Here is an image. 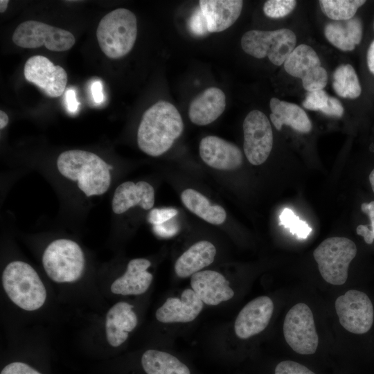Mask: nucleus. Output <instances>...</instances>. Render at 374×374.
I'll use <instances>...</instances> for the list:
<instances>
[{
    "label": "nucleus",
    "instance_id": "obj_3",
    "mask_svg": "<svg viewBox=\"0 0 374 374\" xmlns=\"http://www.w3.org/2000/svg\"><path fill=\"white\" fill-rule=\"evenodd\" d=\"M2 285L9 299L27 311L40 308L46 290L36 271L28 263L15 260L8 263L2 274Z\"/></svg>",
    "mask_w": 374,
    "mask_h": 374
},
{
    "label": "nucleus",
    "instance_id": "obj_31",
    "mask_svg": "<svg viewBox=\"0 0 374 374\" xmlns=\"http://www.w3.org/2000/svg\"><path fill=\"white\" fill-rule=\"evenodd\" d=\"M296 3L295 0H268L263 5V12L268 17L282 18L294 10Z\"/></svg>",
    "mask_w": 374,
    "mask_h": 374
},
{
    "label": "nucleus",
    "instance_id": "obj_35",
    "mask_svg": "<svg viewBox=\"0 0 374 374\" xmlns=\"http://www.w3.org/2000/svg\"><path fill=\"white\" fill-rule=\"evenodd\" d=\"M189 28L196 36H204L208 33L206 19L199 8L192 14L189 20Z\"/></svg>",
    "mask_w": 374,
    "mask_h": 374
},
{
    "label": "nucleus",
    "instance_id": "obj_45",
    "mask_svg": "<svg viewBox=\"0 0 374 374\" xmlns=\"http://www.w3.org/2000/svg\"><path fill=\"white\" fill-rule=\"evenodd\" d=\"M369 181L371 185L372 190L374 193V169L371 172L369 175Z\"/></svg>",
    "mask_w": 374,
    "mask_h": 374
},
{
    "label": "nucleus",
    "instance_id": "obj_7",
    "mask_svg": "<svg viewBox=\"0 0 374 374\" xmlns=\"http://www.w3.org/2000/svg\"><path fill=\"white\" fill-rule=\"evenodd\" d=\"M240 43L248 55L258 59L267 57L272 64L280 66L296 48V36L288 28L251 30L242 36Z\"/></svg>",
    "mask_w": 374,
    "mask_h": 374
},
{
    "label": "nucleus",
    "instance_id": "obj_17",
    "mask_svg": "<svg viewBox=\"0 0 374 374\" xmlns=\"http://www.w3.org/2000/svg\"><path fill=\"white\" fill-rule=\"evenodd\" d=\"M190 286L201 301L209 305H218L234 296V291L226 278L213 270L199 271L194 274L191 276Z\"/></svg>",
    "mask_w": 374,
    "mask_h": 374
},
{
    "label": "nucleus",
    "instance_id": "obj_14",
    "mask_svg": "<svg viewBox=\"0 0 374 374\" xmlns=\"http://www.w3.org/2000/svg\"><path fill=\"white\" fill-rule=\"evenodd\" d=\"M274 308L272 300L266 296L257 297L246 304L235 321L237 337L246 339L263 331L271 320Z\"/></svg>",
    "mask_w": 374,
    "mask_h": 374
},
{
    "label": "nucleus",
    "instance_id": "obj_13",
    "mask_svg": "<svg viewBox=\"0 0 374 374\" xmlns=\"http://www.w3.org/2000/svg\"><path fill=\"white\" fill-rule=\"evenodd\" d=\"M26 80L36 85L45 95L57 98L62 95L67 84V73L59 65H55L42 55L29 57L25 63Z\"/></svg>",
    "mask_w": 374,
    "mask_h": 374
},
{
    "label": "nucleus",
    "instance_id": "obj_2",
    "mask_svg": "<svg viewBox=\"0 0 374 374\" xmlns=\"http://www.w3.org/2000/svg\"><path fill=\"white\" fill-rule=\"evenodd\" d=\"M57 168L62 175L76 181L87 197L104 194L111 184L112 166L93 152L80 150L63 152L57 157Z\"/></svg>",
    "mask_w": 374,
    "mask_h": 374
},
{
    "label": "nucleus",
    "instance_id": "obj_20",
    "mask_svg": "<svg viewBox=\"0 0 374 374\" xmlns=\"http://www.w3.org/2000/svg\"><path fill=\"white\" fill-rule=\"evenodd\" d=\"M150 265V261L145 258L131 260L125 274L111 285L112 292L120 295H140L145 293L153 279L152 274L148 271Z\"/></svg>",
    "mask_w": 374,
    "mask_h": 374
},
{
    "label": "nucleus",
    "instance_id": "obj_40",
    "mask_svg": "<svg viewBox=\"0 0 374 374\" xmlns=\"http://www.w3.org/2000/svg\"><path fill=\"white\" fill-rule=\"evenodd\" d=\"M65 100L68 110L71 113H75L79 106L75 91L73 89H68L65 93Z\"/></svg>",
    "mask_w": 374,
    "mask_h": 374
},
{
    "label": "nucleus",
    "instance_id": "obj_44",
    "mask_svg": "<svg viewBox=\"0 0 374 374\" xmlns=\"http://www.w3.org/2000/svg\"><path fill=\"white\" fill-rule=\"evenodd\" d=\"M9 1L8 0H1L0 1V12L3 13L7 9Z\"/></svg>",
    "mask_w": 374,
    "mask_h": 374
},
{
    "label": "nucleus",
    "instance_id": "obj_33",
    "mask_svg": "<svg viewBox=\"0 0 374 374\" xmlns=\"http://www.w3.org/2000/svg\"><path fill=\"white\" fill-rule=\"evenodd\" d=\"M329 97L323 89L308 91L302 105L307 109L322 112L328 105Z\"/></svg>",
    "mask_w": 374,
    "mask_h": 374
},
{
    "label": "nucleus",
    "instance_id": "obj_15",
    "mask_svg": "<svg viewBox=\"0 0 374 374\" xmlns=\"http://www.w3.org/2000/svg\"><path fill=\"white\" fill-rule=\"evenodd\" d=\"M199 154L205 163L217 170H235L243 162L242 153L237 145L216 136L201 140Z\"/></svg>",
    "mask_w": 374,
    "mask_h": 374
},
{
    "label": "nucleus",
    "instance_id": "obj_12",
    "mask_svg": "<svg viewBox=\"0 0 374 374\" xmlns=\"http://www.w3.org/2000/svg\"><path fill=\"white\" fill-rule=\"evenodd\" d=\"M283 65L288 74L301 80L308 91L323 89L327 84L328 73L317 52L309 45L296 46Z\"/></svg>",
    "mask_w": 374,
    "mask_h": 374
},
{
    "label": "nucleus",
    "instance_id": "obj_41",
    "mask_svg": "<svg viewBox=\"0 0 374 374\" xmlns=\"http://www.w3.org/2000/svg\"><path fill=\"white\" fill-rule=\"evenodd\" d=\"M93 99L96 104H100L104 100L103 85L100 81H94L91 87Z\"/></svg>",
    "mask_w": 374,
    "mask_h": 374
},
{
    "label": "nucleus",
    "instance_id": "obj_26",
    "mask_svg": "<svg viewBox=\"0 0 374 374\" xmlns=\"http://www.w3.org/2000/svg\"><path fill=\"white\" fill-rule=\"evenodd\" d=\"M181 199L189 211L211 224H221L226 220V213L222 206L211 205L205 196L194 189L184 190Z\"/></svg>",
    "mask_w": 374,
    "mask_h": 374
},
{
    "label": "nucleus",
    "instance_id": "obj_28",
    "mask_svg": "<svg viewBox=\"0 0 374 374\" xmlns=\"http://www.w3.org/2000/svg\"><path fill=\"white\" fill-rule=\"evenodd\" d=\"M332 79V88L339 96L355 99L361 95V84L352 65L342 64L338 66L333 72Z\"/></svg>",
    "mask_w": 374,
    "mask_h": 374
},
{
    "label": "nucleus",
    "instance_id": "obj_21",
    "mask_svg": "<svg viewBox=\"0 0 374 374\" xmlns=\"http://www.w3.org/2000/svg\"><path fill=\"white\" fill-rule=\"evenodd\" d=\"M208 33H219L231 26L240 17L241 0H201L199 1Z\"/></svg>",
    "mask_w": 374,
    "mask_h": 374
},
{
    "label": "nucleus",
    "instance_id": "obj_36",
    "mask_svg": "<svg viewBox=\"0 0 374 374\" xmlns=\"http://www.w3.org/2000/svg\"><path fill=\"white\" fill-rule=\"evenodd\" d=\"M177 213V210L173 208H154L149 213L148 220L154 226L159 225L170 220Z\"/></svg>",
    "mask_w": 374,
    "mask_h": 374
},
{
    "label": "nucleus",
    "instance_id": "obj_9",
    "mask_svg": "<svg viewBox=\"0 0 374 374\" xmlns=\"http://www.w3.org/2000/svg\"><path fill=\"white\" fill-rule=\"evenodd\" d=\"M283 335L287 344L296 353L312 355L316 352L319 337L312 312L308 305L297 303L287 312L283 323Z\"/></svg>",
    "mask_w": 374,
    "mask_h": 374
},
{
    "label": "nucleus",
    "instance_id": "obj_39",
    "mask_svg": "<svg viewBox=\"0 0 374 374\" xmlns=\"http://www.w3.org/2000/svg\"><path fill=\"white\" fill-rule=\"evenodd\" d=\"M153 229L159 235L169 237L175 235L178 228L177 224H174V222H170L169 220L163 224L154 226Z\"/></svg>",
    "mask_w": 374,
    "mask_h": 374
},
{
    "label": "nucleus",
    "instance_id": "obj_27",
    "mask_svg": "<svg viewBox=\"0 0 374 374\" xmlns=\"http://www.w3.org/2000/svg\"><path fill=\"white\" fill-rule=\"evenodd\" d=\"M141 364L147 374H190L188 367L177 357L154 349L143 354Z\"/></svg>",
    "mask_w": 374,
    "mask_h": 374
},
{
    "label": "nucleus",
    "instance_id": "obj_23",
    "mask_svg": "<svg viewBox=\"0 0 374 374\" xmlns=\"http://www.w3.org/2000/svg\"><path fill=\"white\" fill-rule=\"evenodd\" d=\"M269 107L270 119L277 130L280 131L283 125H286L300 133L307 134L311 131L312 125L310 118L296 104L274 97L270 100Z\"/></svg>",
    "mask_w": 374,
    "mask_h": 374
},
{
    "label": "nucleus",
    "instance_id": "obj_29",
    "mask_svg": "<svg viewBox=\"0 0 374 374\" xmlns=\"http://www.w3.org/2000/svg\"><path fill=\"white\" fill-rule=\"evenodd\" d=\"M321 11L332 21H344L353 18L364 0H321Z\"/></svg>",
    "mask_w": 374,
    "mask_h": 374
},
{
    "label": "nucleus",
    "instance_id": "obj_43",
    "mask_svg": "<svg viewBox=\"0 0 374 374\" xmlns=\"http://www.w3.org/2000/svg\"><path fill=\"white\" fill-rule=\"evenodd\" d=\"M9 119L7 114L3 110L0 111V129H3L8 123Z\"/></svg>",
    "mask_w": 374,
    "mask_h": 374
},
{
    "label": "nucleus",
    "instance_id": "obj_4",
    "mask_svg": "<svg viewBox=\"0 0 374 374\" xmlns=\"http://www.w3.org/2000/svg\"><path fill=\"white\" fill-rule=\"evenodd\" d=\"M137 36L135 15L126 8H117L105 15L100 21L96 37L104 54L118 59L132 49Z\"/></svg>",
    "mask_w": 374,
    "mask_h": 374
},
{
    "label": "nucleus",
    "instance_id": "obj_34",
    "mask_svg": "<svg viewBox=\"0 0 374 374\" xmlns=\"http://www.w3.org/2000/svg\"><path fill=\"white\" fill-rule=\"evenodd\" d=\"M274 374H315L304 365L298 362L285 360L278 363L275 368Z\"/></svg>",
    "mask_w": 374,
    "mask_h": 374
},
{
    "label": "nucleus",
    "instance_id": "obj_1",
    "mask_svg": "<svg viewBox=\"0 0 374 374\" xmlns=\"http://www.w3.org/2000/svg\"><path fill=\"white\" fill-rule=\"evenodd\" d=\"M184 123L177 109L159 100L143 114L137 132L139 148L152 157L166 152L182 134Z\"/></svg>",
    "mask_w": 374,
    "mask_h": 374
},
{
    "label": "nucleus",
    "instance_id": "obj_30",
    "mask_svg": "<svg viewBox=\"0 0 374 374\" xmlns=\"http://www.w3.org/2000/svg\"><path fill=\"white\" fill-rule=\"evenodd\" d=\"M280 224L290 229V232L300 238H306L312 229L308 224L296 216L290 208H285L280 215Z\"/></svg>",
    "mask_w": 374,
    "mask_h": 374
},
{
    "label": "nucleus",
    "instance_id": "obj_6",
    "mask_svg": "<svg viewBox=\"0 0 374 374\" xmlns=\"http://www.w3.org/2000/svg\"><path fill=\"white\" fill-rule=\"evenodd\" d=\"M356 254L357 247L353 241L337 236L326 238L313 252L321 276L334 285L346 283L349 265Z\"/></svg>",
    "mask_w": 374,
    "mask_h": 374
},
{
    "label": "nucleus",
    "instance_id": "obj_22",
    "mask_svg": "<svg viewBox=\"0 0 374 374\" xmlns=\"http://www.w3.org/2000/svg\"><path fill=\"white\" fill-rule=\"evenodd\" d=\"M226 107V96L217 87L207 88L190 103L188 116L197 125H206L219 118Z\"/></svg>",
    "mask_w": 374,
    "mask_h": 374
},
{
    "label": "nucleus",
    "instance_id": "obj_11",
    "mask_svg": "<svg viewBox=\"0 0 374 374\" xmlns=\"http://www.w3.org/2000/svg\"><path fill=\"white\" fill-rule=\"evenodd\" d=\"M335 310L341 325L350 332L362 335L372 327L374 310L366 294L350 290L335 301Z\"/></svg>",
    "mask_w": 374,
    "mask_h": 374
},
{
    "label": "nucleus",
    "instance_id": "obj_19",
    "mask_svg": "<svg viewBox=\"0 0 374 374\" xmlns=\"http://www.w3.org/2000/svg\"><path fill=\"white\" fill-rule=\"evenodd\" d=\"M154 203V190L152 185L144 181L136 184L125 181L115 190L112 206L114 213L121 214L134 206L149 210Z\"/></svg>",
    "mask_w": 374,
    "mask_h": 374
},
{
    "label": "nucleus",
    "instance_id": "obj_42",
    "mask_svg": "<svg viewBox=\"0 0 374 374\" xmlns=\"http://www.w3.org/2000/svg\"><path fill=\"white\" fill-rule=\"evenodd\" d=\"M366 62L369 71L374 75V40L371 43L368 48Z\"/></svg>",
    "mask_w": 374,
    "mask_h": 374
},
{
    "label": "nucleus",
    "instance_id": "obj_5",
    "mask_svg": "<svg viewBox=\"0 0 374 374\" xmlns=\"http://www.w3.org/2000/svg\"><path fill=\"white\" fill-rule=\"evenodd\" d=\"M42 264L48 276L56 283L78 280L84 269V253L79 244L69 239H57L45 249Z\"/></svg>",
    "mask_w": 374,
    "mask_h": 374
},
{
    "label": "nucleus",
    "instance_id": "obj_32",
    "mask_svg": "<svg viewBox=\"0 0 374 374\" xmlns=\"http://www.w3.org/2000/svg\"><path fill=\"white\" fill-rule=\"evenodd\" d=\"M362 211L368 215L371 224L369 226L360 224L356 229L357 234L364 238L366 243L371 244L374 240V201L362 203Z\"/></svg>",
    "mask_w": 374,
    "mask_h": 374
},
{
    "label": "nucleus",
    "instance_id": "obj_8",
    "mask_svg": "<svg viewBox=\"0 0 374 374\" xmlns=\"http://www.w3.org/2000/svg\"><path fill=\"white\" fill-rule=\"evenodd\" d=\"M12 42L26 48L44 46L47 49L62 52L69 50L75 42L74 35L69 31L35 20L20 24L12 35Z\"/></svg>",
    "mask_w": 374,
    "mask_h": 374
},
{
    "label": "nucleus",
    "instance_id": "obj_16",
    "mask_svg": "<svg viewBox=\"0 0 374 374\" xmlns=\"http://www.w3.org/2000/svg\"><path fill=\"white\" fill-rule=\"evenodd\" d=\"M204 303L192 289L184 290L180 298H168L156 311L157 319L163 323H188L195 319Z\"/></svg>",
    "mask_w": 374,
    "mask_h": 374
},
{
    "label": "nucleus",
    "instance_id": "obj_24",
    "mask_svg": "<svg viewBox=\"0 0 374 374\" xmlns=\"http://www.w3.org/2000/svg\"><path fill=\"white\" fill-rule=\"evenodd\" d=\"M324 35L337 48L352 51L360 44L363 35V24L359 17L344 21H332L326 24Z\"/></svg>",
    "mask_w": 374,
    "mask_h": 374
},
{
    "label": "nucleus",
    "instance_id": "obj_38",
    "mask_svg": "<svg viewBox=\"0 0 374 374\" xmlns=\"http://www.w3.org/2000/svg\"><path fill=\"white\" fill-rule=\"evenodd\" d=\"M321 112L328 116L341 118L344 115V109L339 100L330 96L326 107Z\"/></svg>",
    "mask_w": 374,
    "mask_h": 374
},
{
    "label": "nucleus",
    "instance_id": "obj_25",
    "mask_svg": "<svg viewBox=\"0 0 374 374\" xmlns=\"http://www.w3.org/2000/svg\"><path fill=\"white\" fill-rule=\"evenodd\" d=\"M216 249L210 242L202 240L193 244L177 260L176 274L181 278L193 276L211 265L215 260Z\"/></svg>",
    "mask_w": 374,
    "mask_h": 374
},
{
    "label": "nucleus",
    "instance_id": "obj_18",
    "mask_svg": "<svg viewBox=\"0 0 374 374\" xmlns=\"http://www.w3.org/2000/svg\"><path fill=\"white\" fill-rule=\"evenodd\" d=\"M131 304L120 301L107 312L105 319V334L108 344L118 347L127 339L138 323L136 314Z\"/></svg>",
    "mask_w": 374,
    "mask_h": 374
},
{
    "label": "nucleus",
    "instance_id": "obj_37",
    "mask_svg": "<svg viewBox=\"0 0 374 374\" xmlns=\"http://www.w3.org/2000/svg\"><path fill=\"white\" fill-rule=\"evenodd\" d=\"M0 374H41L39 372L29 365L15 362L6 365L1 371Z\"/></svg>",
    "mask_w": 374,
    "mask_h": 374
},
{
    "label": "nucleus",
    "instance_id": "obj_10",
    "mask_svg": "<svg viewBox=\"0 0 374 374\" xmlns=\"http://www.w3.org/2000/svg\"><path fill=\"white\" fill-rule=\"evenodd\" d=\"M244 154L254 166L262 164L273 147V132L269 120L262 112L255 109L243 121Z\"/></svg>",
    "mask_w": 374,
    "mask_h": 374
}]
</instances>
